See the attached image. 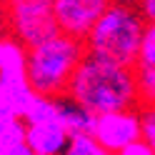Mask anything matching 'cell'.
I'll return each instance as SVG.
<instances>
[{
  "label": "cell",
  "instance_id": "obj_22",
  "mask_svg": "<svg viewBox=\"0 0 155 155\" xmlns=\"http://www.w3.org/2000/svg\"><path fill=\"white\" fill-rule=\"evenodd\" d=\"M3 30H8V18H5V8L0 5V33H3ZM0 38H3V35H0Z\"/></svg>",
  "mask_w": 155,
  "mask_h": 155
},
{
  "label": "cell",
  "instance_id": "obj_24",
  "mask_svg": "<svg viewBox=\"0 0 155 155\" xmlns=\"http://www.w3.org/2000/svg\"><path fill=\"white\" fill-rule=\"evenodd\" d=\"M0 48H3V38H0Z\"/></svg>",
  "mask_w": 155,
  "mask_h": 155
},
{
  "label": "cell",
  "instance_id": "obj_4",
  "mask_svg": "<svg viewBox=\"0 0 155 155\" xmlns=\"http://www.w3.org/2000/svg\"><path fill=\"white\" fill-rule=\"evenodd\" d=\"M8 35L20 40L28 50L60 33L55 20V0H8Z\"/></svg>",
  "mask_w": 155,
  "mask_h": 155
},
{
  "label": "cell",
  "instance_id": "obj_8",
  "mask_svg": "<svg viewBox=\"0 0 155 155\" xmlns=\"http://www.w3.org/2000/svg\"><path fill=\"white\" fill-rule=\"evenodd\" d=\"M0 95L5 98V103L13 108L18 118H23L33 105V100L38 98L28 75H3V73H0Z\"/></svg>",
  "mask_w": 155,
  "mask_h": 155
},
{
  "label": "cell",
  "instance_id": "obj_2",
  "mask_svg": "<svg viewBox=\"0 0 155 155\" xmlns=\"http://www.w3.org/2000/svg\"><path fill=\"white\" fill-rule=\"evenodd\" d=\"M145 28L148 23H145L140 8L110 5L108 13L93 28V33L85 38V50L90 58L135 70Z\"/></svg>",
  "mask_w": 155,
  "mask_h": 155
},
{
  "label": "cell",
  "instance_id": "obj_1",
  "mask_svg": "<svg viewBox=\"0 0 155 155\" xmlns=\"http://www.w3.org/2000/svg\"><path fill=\"white\" fill-rule=\"evenodd\" d=\"M65 98H70L95 118L118 110L140 108L138 78L133 68L113 65L90 55L75 70Z\"/></svg>",
  "mask_w": 155,
  "mask_h": 155
},
{
  "label": "cell",
  "instance_id": "obj_6",
  "mask_svg": "<svg viewBox=\"0 0 155 155\" xmlns=\"http://www.w3.org/2000/svg\"><path fill=\"white\" fill-rule=\"evenodd\" d=\"M110 0H55V20L63 35L83 40L93 33L98 20L108 13Z\"/></svg>",
  "mask_w": 155,
  "mask_h": 155
},
{
  "label": "cell",
  "instance_id": "obj_5",
  "mask_svg": "<svg viewBox=\"0 0 155 155\" xmlns=\"http://www.w3.org/2000/svg\"><path fill=\"white\" fill-rule=\"evenodd\" d=\"M93 138L98 140L105 150L118 155L123 148L143 140V120H140V108L133 110H118L108 115H98L93 125Z\"/></svg>",
  "mask_w": 155,
  "mask_h": 155
},
{
  "label": "cell",
  "instance_id": "obj_3",
  "mask_svg": "<svg viewBox=\"0 0 155 155\" xmlns=\"http://www.w3.org/2000/svg\"><path fill=\"white\" fill-rule=\"evenodd\" d=\"M88 58L83 40L58 33L55 38L30 48L28 53V80L43 98H65L70 80L80 63Z\"/></svg>",
  "mask_w": 155,
  "mask_h": 155
},
{
  "label": "cell",
  "instance_id": "obj_13",
  "mask_svg": "<svg viewBox=\"0 0 155 155\" xmlns=\"http://www.w3.org/2000/svg\"><path fill=\"white\" fill-rule=\"evenodd\" d=\"M63 155H113V153L105 150L93 135H75L70 138V145Z\"/></svg>",
  "mask_w": 155,
  "mask_h": 155
},
{
  "label": "cell",
  "instance_id": "obj_19",
  "mask_svg": "<svg viewBox=\"0 0 155 155\" xmlns=\"http://www.w3.org/2000/svg\"><path fill=\"white\" fill-rule=\"evenodd\" d=\"M10 118H18V115L13 113V108L5 103V98L0 95V123H5V120H10Z\"/></svg>",
  "mask_w": 155,
  "mask_h": 155
},
{
  "label": "cell",
  "instance_id": "obj_17",
  "mask_svg": "<svg viewBox=\"0 0 155 155\" xmlns=\"http://www.w3.org/2000/svg\"><path fill=\"white\" fill-rule=\"evenodd\" d=\"M118 155H155V148L150 143H145V140H138V143L128 145V148H123Z\"/></svg>",
  "mask_w": 155,
  "mask_h": 155
},
{
  "label": "cell",
  "instance_id": "obj_7",
  "mask_svg": "<svg viewBox=\"0 0 155 155\" xmlns=\"http://www.w3.org/2000/svg\"><path fill=\"white\" fill-rule=\"evenodd\" d=\"M25 145L35 155H63L70 145V133L63 128L60 120L43 123V125H28Z\"/></svg>",
  "mask_w": 155,
  "mask_h": 155
},
{
  "label": "cell",
  "instance_id": "obj_21",
  "mask_svg": "<svg viewBox=\"0 0 155 155\" xmlns=\"http://www.w3.org/2000/svg\"><path fill=\"white\" fill-rule=\"evenodd\" d=\"M113 5H128V8H140L143 0H110Z\"/></svg>",
  "mask_w": 155,
  "mask_h": 155
},
{
  "label": "cell",
  "instance_id": "obj_10",
  "mask_svg": "<svg viewBox=\"0 0 155 155\" xmlns=\"http://www.w3.org/2000/svg\"><path fill=\"white\" fill-rule=\"evenodd\" d=\"M28 48L10 35H3L0 48V73L3 75H28Z\"/></svg>",
  "mask_w": 155,
  "mask_h": 155
},
{
  "label": "cell",
  "instance_id": "obj_15",
  "mask_svg": "<svg viewBox=\"0 0 155 155\" xmlns=\"http://www.w3.org/2000/svg\"><path fill=\"white\" fill-rule=\"evenodd\" d=\"M138 68H143V70H155V25L145 28L143 45H140V58H138ZM138 68H135V70H138Z\"/></svg>",
  "mask_w": 155,
  "mask_h": 155
},
{
  "label": "cell",
  "instance_id": "obj_11",
  "mask_svg": "<svg viewBox=\"0 0 155 155\" xmlns=\"http://www.w3.org/2000/svg\"><path fill=\"white\" fill-rule=\"evenodd\" d=\"M25 125H43V123H55L60 120V98H43L38 95L33 100V105L28 108V113L23 115Z\"/></svg>",
  "mask_w": 155,
  "mask_h": 155
},
{
  "label": "cell",
  "instance_id": "obj_16",
  "mask_svg": "<svg viewBox=\"0 0 155 155\" xmlns=\"http://www.w3.org/2000/svg\"><path fill=\"white\" fill-rule=\"evenodd\" d=\"M140 120H143V140L155 148V108H140Z\"/></svg>",
  "mask_w": 155,
  "mask_h": 155
},
{
  "label": "cell",
  "instance_id": "obj_9",
  "mask_svg": "<svg viewBox=\"0 0 155 155\" xmlns=\"http://www.w3.org/2000/svg\"><path fill=\"white\" fill-rule=\"evenodd\" d=\"M60 123L70 133V138H75V135H90L93 125H95V115H90L85 108H80L70 98H60Z\"/></svg>",
  "mask_w": 155,
  "mask_h": 155
},
{
  "label": "cell",
  "instance_id": "obj_12",
  "mask_svg": "<svg viewBox=\"0 0 155 155\" xmlns=\"http://www.w3.org/2000/svg\"><path fill=\"white\" fill-rule=\"evenodd\" d=\"M25 140H28V125L23 118H10L0 123V150L25 145Z\"/></svg>",
  "mask_w": 155,
  "mask_h": 155
},
{
  "label": "cell",
  "instance_id": "obj_20",
  "mask_svg": "<svg viewBox=\"0 0 155 155\" xmlns=\"http://www.w3.org/2000/svg\"><path fill=\"white\" fill-rule=\"evenodd\" d=\"M0 155H35L28 145H18V148H8V150H0Z\"/></svg>",
  "mask_w": 155,
  "mask_h": 155
},
{
  "label": "cell",
  "instance_id": "obj_18",
  "mask_svg": "<svg viewBox=\"0 0 155 155\" xmlns=\"http://www.w3.org/2000/svg\"><path fill=\"white\" fill-rule=\"evenodd\" d=\"M140 13H143V18H145L148 25H155V0H143Z\"/></svg>",
  "mask_w": 155,
  "mask_h": 155
},
{
  "label": "cell",
  "instance_id": "obj_14",
  "mask_svg": "<svg viewBox=\"0 0 155 155\" xmlns=\"http://www.w3.org/2000/svg\"><path fill=\"white\" fill-rule=\"evenodd\" d=\"M138 78V93H140V105L143 108H155V70H135Z\"/></svg>",
  "mask_w": 155,
  "mask_h": 155
},
{
  "label": "cell",
  "instance_id": "obj_23",
  "mask_svg": "<svg viewBox=\"0 0 155 155\" xmlns=\"http://www.w3.org/2000/svg\"><path fill=\"white\" fill-rule=\"evenodd\" d=\"M5 3H8V0H0V5H3V8H5Z\"/></svg>",
  "mask_w": 155,
  "mask_h": 155
}]
</instances>
